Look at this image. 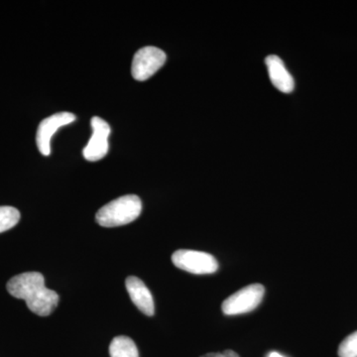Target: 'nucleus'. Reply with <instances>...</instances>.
Returning a JSON list of instances; mask_svg holds the SVG:
<instances>
[{
	"instance_id": "1a4fd4ad",
	"label": "nucleus",
	"mask_w": 357,
	"mask_h": 357,
	"mask_svg": "<svg viewBox=\"0 0 357 357\" xmlns=\"http://www.w3.org/2000/svg\"><path fill=\"white\" fill-rule=\"evenodd\" d=\"M265 64L275 88L284 93H292L295 89V82L283 61L278 56L271 55L265 59Z\"/></svg>"
},
{
	"instance_id": "7ed1b4c3",
	"label": "nucleus",
	"mask_w": 357,
	"mask_h": 357,
	"mask_svg": "<svg viewBox=\"0 0 357 357\" xmlns=\"http://www.w3.org/2000/svg\"><path fill=\"white\" fill-rule=\"evenodd\" d=\"M264 294L265 288L261 284H252L241 289L222 303L223 314L236 316L253 311L262 302Z\"/></svg>"
},
{
	"instance_id": "0eeeda50",
	"label": "nucleus",
	"mask_w": 357,
	"mask_h": 357,
	"mask_svg": "<svg viewBox=\"0 0 357 357\" xmlns=\"http://www.w3.org/2000/svg\"><path fill=\"white\" fill-rule=\"evenodd\" d=\"M76 115L70 112H59L47 117L39 124L37 130L36 142L39 151L44 156H49L51 153V139L54 134L57 132L59 128L68 126L76 121Z\"/></svg>"
},
{
	"instance_id": "ddd939ff",
	"label": "nucleus",
	"mask_w": 357,
	"mask_h": 357,
	"mask_svg": "<svg viewBox=\"0 0 357 357\" xmlns=\"http://www.w3.org/2000/svg\"><path fill=\"white\" fill-rule=\"evenodd\" d=\"M223 356L225 357H239L236 351H230V349H227V351L223 352Z\"/></svg>"
},
{
	"instance_id": "20e7f679",
	"label": "nucleus",
	"mask_w": 357,
	"mask_h": 357,
	"mask_svg": "<svg viewBox=\"0 0 357 357\" xmlns=\"http://www.w3.org/2000/svg\"><path fill=\"white\" fill-rule=\"evenodd\" d=\"M172 262L178 269L192 274H213L218 269L217 259L213 255L202 251L180 249L173 253Z\"/></svg>"
},
{
	"instance_id": "9b49d317",
	"label": "nucleus",
	"mask_w": 357,
	"mask_h": 357,
	"mask_svg": "<svg viewBox=\"0 0 357 357\" xmlns=\"http://www.w3.org/2000/svg\"><path fill=\"white\" fill-rule=\"evenodd\" d=\"M20 220V213L13 206H0V234L13 229Z\"/></svg>"
},
{
	"instance_id": "9d476101",
	"label": "nucleus",
	"mask_w": 357,
	"mask_h": 357,
	"mask_svg": "<svg viewBox=\"0 0 357 357\" xmlns=\"http://www.w3.org/2000/svg\"><path fill=\"white\" fill-rule=\"evenodd\" d=\"M110 357H139L137 347L128 337H114L109 345Z\"/></svg>"
},
{
	"instance_id": "6e6552de",
	"label": "nucleus",
	"mask_w": 357,
	"mask_h": 357,
	"mask_svg": "<svg viewBox=\"0 0 357 357\" xmlns=\"http://www.w3.org/2000/svg\"><path fill=\"white\" fill-rule=\"evenodd\" d=\"M126 289L133 304L146 316H153L155 305L149 289L137 277L130 276L126 281Z\"/></svg>"
},
{
	"instance_id": "423d86ee",
	"label": "nucleus",
	"mask_w": 357,
	"mask_h": 357,
	"mask_svg": "<svg viewBox=\"0 0 357 357\" xmlns=\"http://www.w3.org/2000/svg\"><path fill=\"white\" fill-rule=\"evenodd\" d=\"M93 128V135L88 145L84 148V159L89 162L100 161L105 158L109 149V137L110 128L107 121L98 116H93L91 121Z\"/></svg>"
},
{
	"instance_id": "4468645a",
	"label": "nucleus",
	"mask_w": 357,
	"mask_h": 357,
	"mask_svg": "<svg viewBox=\"0 0 357 357\" xmlns=\"http://www.w3.org/2000/svg\"><path fill=\"white\" fill-rule=\"evenodd\" d=\"M201 357H225V356H223V354H204V356H201Z\"/></svg>"
},
{
	"instance_id": "2eb2a0df",
	"label": "nucleus",
	"mask_w": 357,
	"mask_h": 357,
	"mask_svg": "<svg viewBox=\"0 0 357 357\" xmlns=\"http://www.w3.org/2000/svg\"><path fill=\"white\" fill-rule=\"evenodd\" d=\"M268 357H285V356H281L280 354H278V352H271V354H269V356Z\"/></svg>"
},
{
	"instance_id": "39448f33",
	"label": "nucleus",
	"mask_w": 357,
	"mask_h": 357,
	"mask_svg": "<svg viewBox=\"0 0 357 357\" xmlns=\"http://www.w3.org/2000/svg\"><path fill=\"white\" fill-rule=\"evenodd\" d=\"M167 60L166 54L157 47L148 46L140 49L134 55L131 73L136 81H146L158 72Z\"/></svg>"
},
{
	"instance_id": "f257e3e1",
	"label": "nucleus",
	"mask_w": 357,
	"mask_h": 357,
	"mask_svg": "<svg viewBox=\"0 0 357 357\" xmlns=\"http://www.w3.org/2000/svg\"><path fill=\"white\" fill-rule=\"evenodd\" d=\"M6 288L16 299L24 300L28 309L40 317L50 316L60 300L55 291L45 286L44 276L39 272H26L14 276Z\"/></svg>"
},
{
	"instance_id": "f03ea898",
	"label": "nucleus",
	"mask_w": 357,
	"mask_h": 357,
	"mask_svg": "<svg viewBox=\"0 0 357 357\" xmlns=\"http://www.w3.org/2000/svg\"><path fill=\"white\" fill-rule=\"evenodd\" d=\"M142 211L139 197L128 195L103 206L96 213V220L103 227H121L134 222Z\"/></svg>"
},
{
	"instance_id": "f8f14e48",
	"label": "nucleus",
	"mask_w": 357,
	"mask_h": 357,
	"mask_svg": "<svg viewBox=\"0 0 357 357\" xmlns=\"http://www.w3.org/2000/svg\"><path fill=\"white\" fill-rule=\"evenodd\" d=\"M338 356L340 357H357V331L340 344L338 347Z\"/></svg>"
}]
</instances>
